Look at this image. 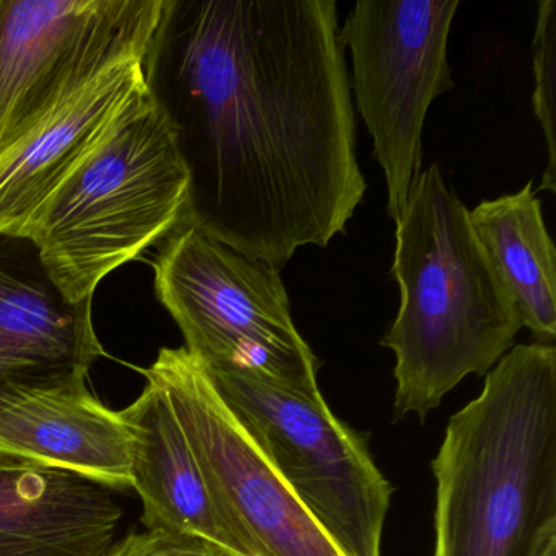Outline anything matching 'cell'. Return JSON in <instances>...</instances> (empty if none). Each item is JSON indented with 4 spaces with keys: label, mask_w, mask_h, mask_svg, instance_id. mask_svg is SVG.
<instances>
[{
    "label": "cell",
    "mask_w": 556,
    "mask_h": 556,
    "mask_svg": "<svg viewBox=\"0 0 556 556\" xmlns=\"http://www.w3.org/2000/svg\"><path fill=\"white\" fill-rule=\"evenodd\" d=\"M207 376L338 548L346 556H382L392 484L366 438L328 408L320 390L292 392L239 374Z\"/></svg>",
    "instance_id": "6"
},
{
    "label": "cell",
    "mask_w": 556,
    "mask_h": 556,
    "mask_svg": "<svg viewBox=\"0 0 556 556\" xmlns=\"http://www.w3.org/2000/svg\"><path fill=\"white\" fill-rule=\"evenodd\" d=\"M478 242L535 343L556 338V250L533 181L468 211Z\"/></svg>",
    "instance_id": "15"
},
{
    "label": "cell",
    "mask_w": 556,
    "mask_h": 556,
    "mask_svg": "<svg viewBox=\"0 0 556 556\" xmlns=\"http://www.w3.org/2000/svg\"><path fill=\"white\" fill-rule=\"evenodd\" d=\"M106 556H224L216 546L200 536L172 530L129 533L115 543Z\"/></svg>",
    "instance_id": "17"
},
{
    "label": "cell",
    "mask_w": 556,
    "mask_h": 556,
    "mask_svg": "<svg viewBox=\"0 0 556 556\" xmlns=\"http://www.w3.org/2000/svg\"><path fill=\"white\" fill-rule=\"evenodd\" d=\"M190 175L174 128L149 89L41 211L30 239L74 304L184 223Z\"/></svg>",
    "instance_id": "4"
},
{
    "label": "cell",
    "mask_w": 556,
    "mask_h": 556,
    "mask_svg": "<svg viewBox=\"0 0 556 556\" xmlns=\"http://www.w3.org/2000/svg\"><path fill=\"white\" fill-rule=\"evenodd\" d=\"M122 519L113 488L0 457V556H106Z\"/></svg>",
    "instance_id": "13"
},
{
    "label": "cell",
    "mask_w": 556,
    "mask_h": 556,
    "mask_svg": "<svg viewBox=\"0 0 556 556\" xmlns=\"http://www.w3.org/2000/svg\"><path fill=\"white\" fill-rule=\"evenodd\" d=\"M458 5L460 0H359L340 30L395 223L422 172L429 106L454 89L447 45Z\"/></svg>",
    "instance_id": "8"
},
{
    "label": "cell",
    "mask_w": 556,
    "mask_h": 556,
    "mask_svg": "<svg viewBox=\"0 0 556 556\" xmlns=\"http://www.w3.org/2000/svg\"><path fill=\"white\" fill-rule=\"evenodd\" d=\"M146 380L141 395L119 412L131 438V488L141 497L142 523L200 536L224 556H250L214 506L167 392L154 377Z\"/></svg>",
    "instance_id": "14"
},
{
    "label": "cell",
    "mask_w": 556,
    "mask_h": 556,
    "mask_svg": "<svg viewBox=\"0 0 556 556\" xmlns=\"http://www.w3.org/2000/svg\"><path fill=\"white\" fill-rule=\"evenodd\" d=\"M0 457L131 488V438L122 413L84 383L11 389L0 396Z\"/></svg>",
    "instance_id": "12"
},
{
    "label": "cell",
    "mask_w": 556,
    "mask_h": 556,
    "mask_svg": "<svg viewBox=\"0 0 556 556\" xmlns=\"http://www.w3.org/2000/svg\"><path fill=\"white\" fill-rule=\"evenodd\" d=\"M142 63L103 74L0 152V236L30 239L48 201L148 90Z\"/></svg>",
    "instance_id": "11"
},
{
    "label": "cell",
    "mask_w": 556,
    "mask_h": 556,
    "mask_svg": "<svg viewBox=\"0 0 556 556\" xmlns=\"http://www.w3.org/2000/svg\"><path fill=\"white\" fill-rule=\"evenodd\" d=\"M533 112L542 128L546 146V167L539 191L556 190V0L539 2L533 35Z\"/></svg>",
    "instance_id": "16"
},
{
    "label": "cell",
    "mask_w": 556,
    "mask_h": 556,
    "mask_svg": "<svg viewBox=\"0 0 556 556\" xmlns=\"http://www.w3.org/2000/svg\"><path fill=\"white\" fill-rule=\"evenodd\" d=\"M144 374L167 392L214 506L250 556H346L292 493L187 348H162Z\"/></svg>",
    "instance_id": "9"
},
{
    "label": "cell",
    "mask_w": 556,
    "mask_h": 556,
    "mask_svg": "<svg viewBox=\"0 0 556 556\" xmlns=\"http://www.w3.org/2000/svg\"><path fill=\"white\" fill-rule=\"evenodd\" d=\"M536 556H556V532L546 536V540L543 542L542 548H540L539 555Z\"/></svg>",
    "instance_id": "18"
},
{
    "label": "cell",
    "mask_w": 556,
    "mask_h": 556,
    "mask_svg": "<svg viewBox=\"0 0 556 556\" xmlns=\"http://www.w3.org/2000/svg\"><path fill=\"white\" fill-rule=\"evenodd\" d=\"M155 294L207 372L318 392L320 361L301 337L281 269L217 242L190 224L152 262Z\"/></svg>",
    "instance_id": "5"
},
{
    "label": "cell",
    "mask_w": 556,
    "mask_h": 556,
    "mask_svg": "<svg viewBox=\"0 0 556 556\" xmlns=\"http://www.w3.org/2000/svg\"><path fill=\"white\" fill-rule=\"evenodd\" d=\"M434 555L536 556L556 532V348L517 344L432 460Z\"/></svg>",
    "instance_id": "2"
},
{
    "label": "cell",
    "mask_w": 556,
    "mask_h": 556,
    "mask_svg": "<svg viewBox=\"0 0 556 556\" xmlns=\"http://www.w3.org/2000/svg\"><path fill=\"white\" fill-rule=\"evenodd\" d=\"M167 0H0V152L93 80L144 61Z\"/></svg>",
    "instance_id": "7"
},
{
    "label": "cell",
    "mask_w": 556,
    "mask_h": 556,
    "mask_svg": "<svg viewBox=\"0 0 556 556\" xmlns=\"http://www.w3.org/2000/svg\"><path fill=\"white\" fill-rule=\"evenodd\" d=\"M92 302L64 298L31 240L0 236V396L86 382L106 354Z\"/></svg>",
    "instance_id": "10"
},
{
    "label": "cell",
    "mask_w": 556,
    "mask_h": 556,
    "mask_svg": "<svg viewBox=\"0 0 556 556\" xmlns=\"http://www.w3.org/2000/svg\"><path fill=\"white\" fill-rule=\"evenodd\" d=\"M395 224L400 308L380 344L395 354V418L425 421L465 377L486 376L522 325L441 165L421 172Z\"/></svg>",
    "instance_id": "3"
},
{
    "label": "cell",
    "mask_w": 556,
    "mask_h": 556,
    "mask_svg": "<svg viewBox=\"0 0 556 556\" xmlns=\"http://www.w3.org/2000/svg\"><path fill=\"white\" fill-rule=\"evenodd\" d=\"M190 175L184 223L282 269L363 203L334 0H167L144 63Z\"/></svg>",
    "instance_id": "1"
}]
</instances>
